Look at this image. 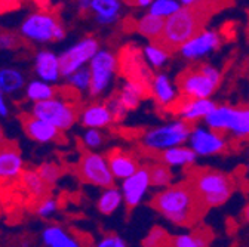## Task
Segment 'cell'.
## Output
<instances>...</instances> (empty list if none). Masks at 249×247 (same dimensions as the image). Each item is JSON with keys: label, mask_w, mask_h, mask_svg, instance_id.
<instances>
[{"label": "cell", "mask_w": 249, "mask_h": 247, "mask_svg": "<svg viewBox=\"0 0 249 247\" xmlns=\"http://www.w3.org/2000/svg\"><path fill=\"white\" fill-rule=\"evenodd\" d=\"M150 206L178 227L196 225L208 210L187 179L154 194Z\"/></svg>", "instance_id": "obj_1"}, {"label": "cell", "mask_w": 249, "mask_h": 247, "mask_svg": "<svg viewBox=\"0 0 249 247\" xmlns=\"http://www.w3.org/2000/svg\"><path fill=\"white\" fill-rule=\"evenodd\" d=\"M215 8L209 5H190L181 6L177 12L165 18V27L160 37L156 40L166 50L174 52L193 39L205 28L209 16Z\"/></svg>", "instance_id": "obj_2"}, {"label": "cell", "mask_w": 249, "mask_h": 247, "mask_svg": "<svg viewBox=\"0 0 249 247\" xmlns=\"http://www.w3.org/2000/svg\"><path fill=\"white\" fill-rule=\"evenodd\" d=\"M187 181L208 209L224 204L231 197L236 187V182L230 175L209 167L192 169Z\"/></svg>", "instance_id": "obj_3"}, {"label": "cell", "mask_w": 249, "mask_h": 247, "mask_svg": "<svg viewBox=\"0 0 249 247\" xmlns=\"http://www.w3.org/2000/svg\"><path fill=\"white\" fill-rule=\"evenodd\" d=\"M19 34L24 40L45 45L59 42L66 37V28L59 19L48 12H33L24 18L19 25Z\"/></svg>", "instance_id": "obj_4"}, {"label": "cell", "mask_w": 249, "mask_h": 247, "mask_svg": "<svg viewBox=\"0 0 249 247\" xmlns=\"http://www.w3.org/2000/svg\"><path fill=\"white\" fill-rule=\"evenodd\" d=\"M209 129L218 133H231L239 139L249 138V105L248 107H215L206 117Z\"/></svg>", "instance_id": "obj_5"}, {"label": "cell", "mask_w": 249, "mask_h": 247, "mask_svg": "<svg viewBox=\"0 0 249 247\" xmlns=\"http://www.w3.org/2000/svg\"><path fill=\"white\" fill-rule=\"evenodd\" d=\"M221 82V73L212 66L187 70L178 77V86L185 98H209Z\"/></svg>", "instance_id": "obj_6"}, {"label": "cell", "mask_w": 249, "mask_h": 247, "mask_svg": "<svg viewBox=\"0 0 249 247\" xmlns=\"http://www.w3.org/2000/svg\"><path fill=\"white\" fill-rule=\"evenodd\" d=\"M30 113L56 126L62 132L73 128V125L79 118L77 107L73 102L66 99H58L55 97L51 99L35 102Z\"/></svg>", "instance_id": "obj_7"}, {"label": "cell", "mask_w": 249, "mask_h": 247, "mask_svg": "<svg viewBox=\"0 0 249 247\" xmlns=\"http://www.w3.org/2000/svg\"><path fill=\"white\" fill-rule=\"evenodd\" d=\"M190 133L192 125L181 118L178 121L169 123V125L150 129L142 138V147L150 151L160 152L166 148L182 145L189 141Z\"/></svg>", "instance_id": "obj_8"}, {"label": "cell", "mask_w": 249, "mask_h": 247, "mask_svg": "<svg viewBox=\"0 0 249 247\" xmlns=\"http://www.w3.org/2000/svg\"><path fill=\"white\" fill-rule=\"evenodd\" d=\"M77 176L82 182L107 188L114 183V176L110 170L107 159L93 151H83L76 167Z\"/></svg>", "instance_id": "obj_9"}, {"label": "cell", "mask_w": 249, "mask_h": 247, "mask_svg": "<svg viewBox=\"0 0 249 247\" xmlns=\"http://www.w3.org/2000/svg\"><path fill=\"white\" fill-rule=\"evenodd\" d=\"M119 67V61L114 53L108 50H98L90 59L89 68H90V86L89 94L92 97H98L108 87L114 73Z\"/></svg>", "instance_id": "obj_10"}, {"label": "cell", "mask_w": 249, "mask_h": 247, "mask_svg": "<svg viewBox=\"0 0 249 247\" xmlns=\"http://www.w3.org/2000/svg\"><path fill=\"white\" fill-rule=\"evenodd\" d=\"M100 50V43L95 37H85L83 40L73 45L70 49L59 55L61 76L69 77L74 71L85 67Z\"/></svg>", "instance_id": "obj_11"}, {"label": "cell", "mask_w": 249, "mask_h": 247, "mask_svg": "<svg viewBox=\"0 0 249 247\" xmlns=\"http://www.w3.org/2000/svg\"><path fill=\"white\" fill-rule=\"evenodd\" d=\"M21 126L25 132V135L35 142L39 144H49L55 142L61 138L62 131L56 126L51 125V123L33 115L31 113H24L19 115Z\"/></svg>", "instance_id": "obj_12"}, {"label": "cell", "mask_w": 249, "mask_h": 247, "mask_svg": "<svg viewBox=\"0 0 249 247\" xmlns=\"http://www.w3.org/2000/svg\"><path fill=\"white\" fill-rule=\"evenodd\" d=\"M189 142L197 156H213V154L226 151L227 148V142L223 133H218L212 129H192Z\"/></svg>", "instance_id": "obj_13"}, {"label": "cell", "mask_w": 249, "mask_h": 247, "mask_svg": "<svg viewBox=\"0 0 249 247\" xmlns=\"http://www.w3.org/2000/svg\"><path fill=\"white\" fill-rule=\"evenodd\" d=\"M144 61H145V56H142L141 50L131 46L122 52L119 66H120L122 73L128 77V80H137V82L150 84L153 77Z\"/></svg>", "instance_id": "obj_14"}, {"label": "cell", "mask_w": 249, "mask_h": 247, "mask_svg": "<svg viewBox=\"0 0 249 247\" xmlns=\"http://www.w3.org/2000/svg\"><path fill=\"white\" fill-rule=\"evenodd\" d=\"M24 172V160L17 141H3L0 144V179L8 181L19 178Z\"/></svg>", "instance_id": "obj_15"}, {"label": "cell", "mask_w": 249, "mask_h": 247, "mask_svg": "<svg viewBox=\"0 0 249 247\" xmlns=\"http://www.w3.org/2000/svg\"><path fill=\"white\" fill-rule=\"evenodd\" d=\"M148 187H151L148 167H140L134 175L123 179L122 193H123V200L126 203L128 209H134L140 204Z\"/></svg>", "instance_id": "obj_16"}, {"label": "cell", "mask_w": 249, "mask_h": 247, "mask_svg": "<svg viewBox=\"0 0 249 247\" xmlns=\"http://www.w3.org/2000/svg\"><path fill=\"white\" fill-rule=\"evenodd\" d=\"M215 102L209 98H182L178 99L169 110L177 113L182 120L189 121L190 125L196 123L199 118H205L213 108Z\"/></svg>", "instance_id": "obj_17"}, {"label": "cell", "mask_w": 249, "mask_h": 247, "mask_svg": "<svg viewBox=\"0 0 249 247\" xmlns=\"http://www.w3.org/2000/svg\"><path fill=\"white\" fill-rule=\"evenodd\" d=\"M221 45V37L215 32H208V30H202L193 39H190L187 43H184L179 48V52L187 59H197L212 50H215Z\"/></svg>", "instance_id": "obj_18"}, {"label": "cell", "mask_w": 249, "mask_h": 247, "mask_svg": "<svg viewBox=\"0 0 249 247\" xmlns=\"http://www.w3.org/2000/svg\"><path fill=\"white\" fill-rule=\"evenodd\" d=\"M106 159H107L110 170L116 179H126L140 169L137 159L134 156H131L129 152H124L120 148L110 149L107 152Z\"/></svg>", "instance_id": "obj_19"}, {"label": "cell", "mask_w": 249, "mask_h": 247, "mask_svg": "<svg viewBox=\"0 0 249 247\" xmlns=\"http://www.w3.org/2000/svg\"><path fill=\"white\" fill-rule=\"evenodd\" d=\"M35 71L39 79L55 83L61 77L59 56L51 50H40L35 56Z\"/></svg>", "instance_id": "obj_20"}, {"label": "cell", "mask_w": 249, "mask_h": 247, "mask_svg": "<svg viewBox=\"0 0 249 247\" xmlns=\"http://www.w3.org/2000/svg\"><path fill=\"white\" fill-rule=\"evenodd\" d=\"M150 89H151V97L154 98V101L158 102L162 108H171L177 101V92L174 84L171 83L169 77L166 74H156L151 79L150 83Z\"/></svg>", "instance_id": "obj_21"}, {"label": "cell", "mask_w": 249, "mask_h": 247, "mask_svg": "<svg viewBox=\"0 0 249 247\" xmlns=\"http://www.w3.org/2000/svg\"><path fill=\"white\" fill-rule=\"evenodd\" d=\"M82 126L86 129L95 128V129H103L110 126L114 121V117L107 107V104H92L88 105L79 115Z\"/></svg>", "instance_id": "obj_22"}, {"label": "cell", "mask_w": 249, "mask_h": 247, "mask_svg": "<svg viewBox=\"0 0 249 247\" xmlns=\"http://www.w3.org/2000/svg\"><path fill=\"white\" fill-rule=\"evenodd\" d=\"M147 95H151L150 84L137 80H128L117 97L122 101V104L126 107V110H135L140 105L141 99L145 98Z\"/></svg>", "instance_id": "obj_23"}, {"label": "cell", "mask_w": 249, "mask_h": 247, "mask_svg": "<svg viewBox=\"0 0 249 247\" xmlns=\"http://www.w3.org/2000/svg\"><path fill=\"white\" fill-rule=\"evenodd\" d=\"M42 243L48 247H77L82 243L61 225H49L42 232Z\"/></svg>", "instance_id": "obj_24"}, {"label": "cell", "mask_w": 249, "mask_h": 247, "mask_svg": "<svg viewBox=\"0 0 249 247\" xmlns=\"http://www.w3.org/2000/svg\"><path fill=\"white\" fill-rule=\"evenodd\" d=\"M197 159V154L192 147L177 145L160 151V162L172 166H192Z\"/></svg>", "instance_id": "obj_25"}, {"label": "cell", "mask_w": 249, "mask_h": 247, "mask_svg": "<svg viewBox=\"0 0 249 247\" xmlns=\"http://www.w3.org/2000/svg\"><path fill=\"white\" fill-rule=\"evenodd\" d=\"M163 27H165V18L153 15L148 12L137 21L135 30L141 36L156 42L160 37V34L163 32Z\"/></svg>", "instance_id": "obj_26"}, {"label": "cell", "mask_w": 249, "mask_h": 247, "mask_svg": "<svg viewBox=\"0 0 249 247\" xmlns=\"http://www.w3.org/2000/svg\"><path fill=\"white\" fill-rule=\"evenodd\" d=\"M90 11L95 14L98 22L110 24L119 18L120 0H92Z\"/></svg>", "instance_id": "obj_27"}, {"label": "cell", "mask_w": 249, "mask_h": 247, "mask_svg": "<svg viewBox=\"0 0 249 247\" xmlns=\"http://www.w3.org/2000/svg\"><path fill=\"white\" fill-rule=\"evenodd\" d=\"M19 178H21V182L24 185V188L27 190V193L31 194L35 198L40 200L46 196L49 185L43 181V178L40 176L37 169H35V170L24 169V172L21 173Z\"/></svg>", "instance_id": "obj_28"}, {"label": "cell", "mask_w": 249, "mask_h": 247, "mask_svg": "<svg viewBox=\"0 0 249 247\" xmlns=\"http://www.w3.org/2000/svg\"><path fill=\"white\" fill-rule=\"evenodd\" d=\"M212 241V234L208 230L193 231L189 234H179L171 237L172 247H206Z\"/></svg>", "instance_id": "obj_29"}, {"label": "cell", "mask_w": 249, "mask_h": 247, "mask_svg": "<svg viewBox=\"0 0 249 247\" xmlns=\"http://www.w3.org/2000/svg\"><path fill=\"white\" fill-rule=\"evenodd\" d=\"M56 95V89L52 86V83L45 82L42 79L31 80L25 86V97L31 102H39L45 99H51Z\"/></svg>", "instance_id": "obj_30"}, {"label": "cell", "mask_w": 249, "mask_h": 247, "mask_svg": "<svg viewBox=\"0 0 249 247\" xmlns=\"http://www.w3.org/2000/svg\"><path fill=\"white\" fill-rule=\"evenodd\" d=\"M25 84V79L22 73L17 68L5 67L0 68V86H2L5 95H14L22 89Z\"/></svg>", "instance_id": "obj_31"}, {"label": "cell", "mask_w": 249, "mask_h": 247, "mask_svg": "<svg viewBox=\"0 0 249 247\" xmlns=\"http://www.w3.org/2000/svg\"><path fill=\"white\" fill-rule=\"evenodd\" d=\"M122 200H123V193H120L116 187L111 185V187L104 188V191L101 193L97 201V209L100 210V213L110 216L119 209V206L122 204Z\"/></svg>", "instance_id": "obj_32"}, {"label": "cell", "mask_w": 249, "mask_h": 247, "mask_svg": "<svg viewBox=\"0 0 249 247\" xmlns=\"http://www.w3.org/2000/svg\"><path fill=\"white\" fill-rule=\"evenodd\" d=\"M148 172H150L151 187H168L174 179V175H172L169 166L165 163H158V165L150 166Z\"/></svg>", "instance_id": "obj_33"}, {"label": "cell", "mask_w": 249, "mask_h": 247, "mask_svg": "<svg viewBox=\"0 0 249 247\" xmlns=\"http://www.w3.org/2000/svg\"><path fill=\"white\" fill-rule=\"evenodd\" d=\"M144 56L145 61L153 67V68H159L162 66H165V63L168 61L169 56V50H166L163 46H160L159 43L153 42L151 45L145 46L144 49Z\"/></svg>", "instance_id": "obj_34"}, {"label": "cell", "mask_w": 249, "mask_h": 247, "mask_svg": "<svg viewBox=\"0 0 249 247\" xmlns=\"http://www.w3.org/2000/svg\"><path fill=\"white\" fill-rule=\"evenodd\" d=\"M141 244L144 247H168L171 246V235L162 227H153L148 234L142 238Z\"/></svg>", "instance_id": "obj_35"}, {"label": "cell", "mask_w": 249, "mask_h": 247, "mask_svg": "<svg viewBox=\"0 0 249 247\" xmlns=\"http://www.w3.org/2000/svg\"><path fill=\"white\" fill-rule=\"evenodd\" d=\"M181 6L182 5L179 0H153L148 12L162 18H168L169 15L177 12Z\"/></svg>", "instance_id": "obj_36"}, {"label": "cell", "mask_w": 249, "mask_h": 247, "mask_svg": "<svg viewBox=\"0 0 249 247\" xmlns=\"http://www.w3.org/2000/svg\"><path fill=\"white\" fill-rule=\"evenodd\" d=\"M24 37L11 30H0V49L2 50H17L22 46Z\"/></svg>", "instance_id": "obj_37"}, {"label": "cell", "mask_w": 249, "mask_h": 247, "mask_svg": "<svg viewBox=\"0 0 249 247\" xmlns=\"http://www.w3.org/2000/svg\"><path fill=\"white\" fill-rule=\"evenodd\" d=\"M69 84L71 89H77V90H86L90 86V68L88 67H82L80 70L74 71L73 74H70L69 77Z\"/></svg>", "instance_id": "obj_38"}, {"label": "cell", "mask_w": 249, "mask_h": 247, "mask_svg": "<svg viewBox=\"0 0 249 247\" xmlns=\"http://www.w3.org/2000/svg\"><path fill=\"white\" fill-rule=\"evenodd\" d=\"M37 172L40 173V176L43 178V181L49 185H53L61 176H62V169L55 165V163H51V162H45L42 163L39 167H37Z\"/></svg>", "instance_id": "obj_39"}, {"label": "cell", "mask_w": 249, "mask_h": 247, "mask_svg": "<svg viewBox=\"0 0 249 247\" xmlns=\"http://www.w3.org/2000/svg\"><path fill=\"white\" fill-rule=\"evenodd\" d=\"M56 209H58V201L55 198H52V197L45 196L43 198L39 200V204L36 207V213L40 216V218L48 219L56 212Z\"/></svg>", "instance_id": "obj_40"}, {"label": "cell", "mask_w": 249, "mask_h": 247, "mask_svg": "<svg viewBox=\"0 0 249 247\" xmlns=\"http://www.w3.org/2000/svg\"><path fill=\"white\" fill-rule=\"evenodd\" d=\"M104 141V136H103V132L100 129H95V128H89L85 135H83V144L86 148L89 149H93V148H98L101 147Z\"/></svg>", "instance_id": "obj_41"}, {"label": "cell", "mask_w": 249, "mask_h": 247, "mask_svg": "<svg viewBox=\"0 0 249 247\" xmlns=\"http://www.w3.org/2000/svg\"><path fill=\"white\" fill-rule=\"evenodd\" d=\"M126 246L128 243L114 232L106 234L101 238V241H98V247H126Z\"/></svg>", "instance_id": "obj_42"}, {"label": "cell", "mask_w": 249, "mask_h": 247, "mask_svg": "<svg viewBox=\"0 0 249 247\" xmlns=\"http://www.w3.org/2000/svg\"><path fill=\"white\" fill-rule=\"evenodd\" d=\"M107 107L110 108V111H111L114 120L123 118L124 114H126V111H128L126 107H124V105L122 104V101L119 99V97H111V98L107 101Z\"/></svg>", "instance_id": "obj_43"}, {"label": "cell", "mask_w": 249, "mask_h": 247, "mask_svg": "<svg viewBox=\"0 0 249 247\" xmlns=\"http://www.w3.org/2000/svg\"><path fill=\"white\" fill-rule=\"evenodd\" d=\"M181 5L184 6H190V5H209V6H215L216 3L223 5L224 0H179Z\"/></svg>", "instance_id": "obj_44"}, {"label": "cell", "mask_w": 249, "mask_h": 247, "mask_svg": "<svg viewBox=\"0 0 249 247\" xmlns=\"http://www.w3.org/2000/svg\"><path fill=\"white\" fill-rule=\"evenodd\" d=\"M124 3L129 6H135V8H145L150 6L153 3V0H123Z\"/></svg>", "instance_id": "obj_45"}, {"label": "cell", "mask_w": 249, "mask_h": 247, "mask_svg": "<svg viewBox=\"0 0 249 247\" xmlns=\"http://www.w3.org/2000/svg\"><path fill=\"white\" fill-rule=\"evenodd\" d=\"M90 2L92 0H77V8L80 12L86 14L88 11H90Z\"/></svg>", "instance_id": "obj_46"}, {"label": "cell", "mask_w": 249, "mask_h": 247, "mask_svg": "<svg viewBox=\"0 0 249 247\" xmlns=\"http://www.w3.org/2000/svg\"><path fill=\"white\" fill-rule=\"evenodd\" d=\"M243 219H245V222L249 225V203L245 206V209H243Z\"/></svg>", "instance_id": "obj_47"}, {"label": "cell", "mask_w": 249, "mask_h": 247, "mask_svg": "<svg viewBox=\"0 0 249 247\" xmlns=\"http://www.w3.org/2000/svg\"><path fill=\"white\" fill-rule=\"evenodd\" d=\"M5 141V135H3V129H2V126H0V144H2Z\"/></svg>", "instance_id": "obj_48"}, {"label": "cell", "mask_w": 249, "mask_h": 247, "mask_svg": "<svg viewBox=\"0 0 249 247\" xmlns=\"http://www.w3.org/2000/svg\"><path fill=\"white\" fill-rule=\"evenodd\" d=\"M2 5H5V0H0V6H2Z\"/></svg>", "instance_id": "obj_49"}, {"label": "cell", "mask_w": 249, "mask_h": 247, "mask_svg": "<svg viewBox=\"0 0 249 247\" xmlns=\"http://www.w3.org/2000/svg\"><path fill=\"white\" fill-rule=\"evenodd\" d=\"M0 90H3V89H2V86H0Z\"/></svg>", "instance_id": "obj_50"}, {"label": "cell", "mask_w": 249, "mask_h": 247, "mask_svg": "<svg viewBox=\"0 0 249 247\" xmlns=\"http://www.w3.org/2000/svg\"><path fill=\"white\" fill-rule=\"evenodd\" d=\"M248 170H249V163H248Z\"/></svg>", "instance_id": "obj_51"}]
</instances>
